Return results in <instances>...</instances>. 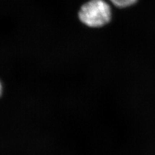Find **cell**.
Instances as JSON below:
<instances>
[{"mask_svg":"<svg viewBox=\"0 0 155 155\" xmlns=\"http://www.w3.org/2000/svg\"><path fill=\"white\" fill-rule=\"evenodd\" d=\"M78 17L81 22L90 28L104 27L110 21V6L105 0H89L80 8Z\"/></svg>","mask_w":155,"mask_h":155,"instance_id":"1","label":"cell"},{"mask_svg":"<svg viewBox=\"0 0 155 155\" xmlns=\"http://www.w3.org/2000/svg\"><path fill=\"white\" fill-rule=\"evenodd\" d=\"M111 2L118 8H126L134 4L137 0H109Z\"/></svg>","mask_w":155,"mask_h":155,"instance_id":"2","label":"cell"}]
</instances>
